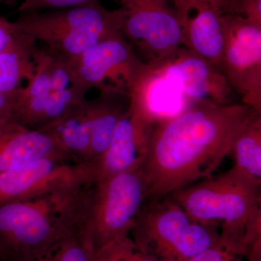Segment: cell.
I'll use <instances>...</instances> for the list:
<instances>
[{
    "label": "cell",
    "instance_id": "cell-31",
    "mask_svg": "<svg viewBox=\"0 0 261 261\" xmlns=\"http://www.w3.org/2000/svg\"><path fill=\"white\" fill-rule=\"evenodd\" d=\"M2 1H3V0H0V3H1Z\"/></svg>",
    "mask_w": 261,
    "mask_h": 261
},
{
    "label": "cell",
    "instance_id": "cell-9",
    "mask_svg": "<svg viewBox=\"0 0 261 261\" xmlns=\"http://www.w3.org/2000/svg\"><path fill=\"white\" fill-rule=\"evenodd\" d=\"M122 34L145 58L158 64L185 47V34L176 10L153 0H119Z\"/></svg>",
    "mask_w": 261,
    "mask_h": 261
},
{
    "label": "cell",
    "instance_id": "cell-4",
    "mask_svg": "<svg viewBox=\"0 0 261 261\" xmlns=\"http://www.w3.org/2000/svg\"><path fill=\"white\" fill-rule=\"evenodd\" d=\"M221 226L190 219L168 197L145 202L132 226L129 238L140 251L159 261H184L212 246Z\"/></svg>",
    "mask_w": 261,
    "mask_h": 261
},
{
    "label": "cell",
    "instance_id": "cell-15",
    "mask_svg": "<svg viewBox=\"0 0 261 261\" xmlns=\"http://www.w3.org/2000/svg\"><path fill=\"white\" fill-rule=\"evenodd\" d=\"M82 89L70 86L62 90L25 100H15L13 119L33 129H41L71 111L86 99Z\"/></svg>",
    "mask_w": 261,
    "mask_h": 261
},
{
    "label": "cell",
    "instance_id": "cell-12",
    "mask_svg": "<svg viewBox=\"0 0 261 261\" xmlns=\"http://www.w3.org/2000/svg\"><path fill=\"white\" fill-rule=\"evenodd\" d=\"M155 120L129 109L115 128L102 155L93 163L94 183L141 168L147 154L149 132Z\"/></svg>",
    "mask_w": 261,
    "mask_h": 261
},
{
    "label": "cell",
    "instance_id": "cell-27",
    "mask_svg": "<svg viewBox=\"0 0 261 261\" xmlns=\"http://www.w3.org/2000/svg\"><path fill=\"white\" fill-rule=\"evenodd\" d=\"M13 95L0 92V123L13 118Z\"/></svg>",
    "mask_w": 261,
    "mask_h": 261
},
{
    "label": "cell",
    "instance_id": "cell-11",
    "mask_svg": "<svg viewBox=\"0 0 261 261\" xmlns=\"http://www.w3.org/2000/svg\"><path fill=\"white\" fill-rule=\"evenodd\" d=\"M152 65L189 106L200 100L234 103V93L222 72L188 48H180L167 59Z\"/></svg>",
    "mask_w": 261,
    "mask_h": 261
},
{
    "label": "cell",
    "instance_id": "cell-28",
    "mask_svg": "<svg viewBox=\"0 0 261 261\" xmlns=\"http://www.w3.org/2000/svg\"><path fill=\"white\" fill-rule=\"evenodd\" d=\"M247 257L248 261H261V242L254 245Z\"/></svg>",
    "mask_w": 261,
    "mask_h": 261
},
{
    "label": "cell",
    "instance_id": "cell-6",
    "mask_svg": "<svg viewBox=\"0 0 261 261\" xmlns=\"http://www.w3.org/2000/svg\"><path fill=\"white\" fill-rule=\"evenodd\" d=\"M146 197L147 189L141 168L92 185L84 231L97 257L129 238Z\"/></svg>",
    "mask_w": 261,
    "mask_h": 261
},
{
    "label": "cell",
    "instance_id": "cell-7",
    "mask_svg": "<svg viewBox=\"0 0 261 261\" xmlns=\"http://www.w3.org/2000/svg\"><path fill=\"white\" fill-rule=\"evenodd\" d=\"M70 86L87 93L92 89L128 96L150 69L123 34L94 44L68 61Z\"/></svg>",
    "mask_w": 261,
    "mask_h": 261
},
{
    "label": "cell",
    "instance_id": "cell-21",
    "mask_svg": "<svg viewBox=\"0 0 261 261\" xmlns=\"http://www.w3.org/2000/svg\"><path fill=\"white\" fill-rule=\"evenodd\" d=\"M42 50L45 59L48 75L50 81L51 91L68 88L70 86L68 65L69 58L46 47L42 48Z\"/></svg>",
    "mask_w": 261,
    "mask_h": 261
},
{
    "label": "cell",
    "instance_id": "cell-5",
    "mask_svg": "<svg viewBox=\"0 0 261 261\" xmlns=\"http://www.w3.org/2000/svg\"><path fill=\"white\" fill-rule=\"evenodd\" d=\"M14 23L36 42L73 58L101 41L122 34L123 12L121 8L106 9L99 3L22 14Z\"/></svg>",
    "mask_w": 261,
    "mask_h": 261
},
{
    "label": "cell",
    "instance_id": "cell-26",
    "mask_svg": "<svg viewBox=\"0 0 261 261\" xmlns=\"http://www.w3.org/2000/svg\"><path fill=\"white\" fill-rule=\"evenodd\" d=\"M17 31L18 29L14 22L10 21L8 19L0 16V51L5 47Z\"/></svg>",
    "mask_w": 261,
    "mask_h": 261
},
{
    "label": "cell",
    "instance_id": "cell-8",
    "mask_svg": "<svg viewBox=\"0 0 261 261\" xmlns=\"http://www.w3.org/2000/svg\"><path fill=\"white\" fill-rule=\"evenodd\" d=\"M221 71L242 103L261 113V25L232 14L221 17Z\"/></svg>",
    "mask_w": 261,
    "mask_h": 261
},
{
    "label": "cell",
    "instance_id": "cell-18",
    "mask_svg": "<svg viewBox=\"0 0 261 261\" xmlns=\"http://www.w3.org/2000/svg\"><path fill=\"white\" fill-rule=\"evenodd\" d=\"M36 47L35 39L18 29L0 51V92L13 95L23 81L30 80L35 66L33 55Z\"/></svg>",
    "mask_w": 261,
    "mask_h": 261
},
{
    "label": "cell",
    "instance_id": "cell-13",
    "mask_svg": "<svg viewBox=\"0 0 261 261\" xmlns=\"http://www.w3.org/2000/svg\"><path fill=\"white\" fill-rule=\"evenodd\" d=\"M185 34V47L221 70L224 46L221 10L211 0H173Z\"/></svg>",
    "mask_w": 261,
    "mask_h": 261
},
{
    "label": "cell",
    "instance_id": "cell-25",
    "mask_svg": "<svg viewBox=\"0 0 261 261\" xmlns=\"http://www.w3.org/2000/svg\"><path fill=\"white\" fill-rule=\"evenodd\" d=\"M223 14L238 15L261 25V0H234Z\"/></svg>",
    "mask_w": 261,
    "mask_h": 261
},
{
    "label": "cell",
    "instance_id": "cell-1",
    "mask_svg": "<svg viewBox=\"0 0 261 261\" xmlns=\"http://www.w3.org/2000/svg\"><path fill=\"white\" fill-rule=\"evenodd\" d=\"M254 112L243 103L200 100L177 114L155 120L141 166L146 202L213 176Z\"/></svg>",
    "mask_w": 261,
    "mask_h": 261
},
{
    "label": "cell",
    "instance_id": "cell-20",
    "mask_svg": "<svg viewBox=\"0 0 261 261\" xmlns=\"http://www.w3.org/2000/svg\"><path fill=\"white\" fill-rule=\"evenodd\" d=\"M35 261H99L84 226L53 245Z\"/></svg>",
    "mask_w": 261,
    "mask_h": 261
},
{
    "label": "cell",
    "instance_id": "cell-24",
    "mask_svg": "<svg viewBox=\"0 0 261 261\" xmlns=\"http://www.w3.org/2000/svg\"><path fill=\"white\" fill-rule=\"evenodd\" d=\"M238 252L219 238L216 243L205 250L184 261H238Z\"/></svg>",
    "mask_w": 261,
    "mask_h": 261
},
{
    "label": "cell",
    "instance_id": "cell-22",
    "mask_svg": "<svg viewBox=\"0 0 261 261\" xmlns=\"http://www.w3.org/2000/svg\"><path fill=\"white\" fill-rule=\"evenodd\" d=\"M97 258L99 261H159L138 250L130 238L108 249Z\"/></svg>",
    "mask_w": 261,
    "mask_h": 261
},
{
    "label": "cell",
    "instance_id": "cell-17",
    "mask_svg": "<svg viewBox=\"0 0 261 261\" xmlns=\"http://www.w3.org/2000/svg\"><path fill=\"white\" fill-rule=\"evenodd\" d=\"M126 94L116 92H101L90 100V162L94 163L107 149L120 119L128 111Z\"/></svg>",
    "mask_w": 261,
    "mask_h": 261
},
{
    "label": "cell",
    "instance_id": "cell-14",
    "mask_svg": "<svg viewBox=\"0 0 261 261\" xmlns=\"http://www.w3.org/2000/svg\"><path fill=\"white\" fill-rule=\"evenodd\" d=\"M46 159L73 163L47 132L28 128L13 118L0 123V173Z\"/></svg>",
    "mask_w": 261,
    "mask_h": 261
},
{
    "label": "cell",
    "instance_id": "cell-3",
    "mask_svg": "<svg viewBox=\"0 0 261 261\" xmlns=\"http://www.w3.org/2000/svg\"><path fill=\"white\" fill-rule=\"evenodd\" d=\"M260 187L231 168L166 197L193 221L219 224L221 233L245 245L247 226L261 216Z\"/></svg>",
    "mask_w": 261,
    "mask_h": 261
},
{
    "label": "cell",
    "instance_id": "cell-16",
    "mask_svg": "<svg viewBox=\"0 0 261 261\" xmlns=\"http://www.w3.org/2000/svg\"><path fill=\"white\" fill-rule=\"evenodd\" d=\"M39 130L55 137L73 163H91L90 100L87 98L69 113Z\"/></svg>",
    "mask_w": 261,
    "mask_h": 261
},
{
    "label": "cell",
    "instance_id": "cell-23",
    "mask_svg": "<svg viewBox=\"0 0 261 261\" xmlns=\"http://www.w3.org/2000/svg\"><path fill=\"white\" fill-rule=\"evenodd\" d=\"M99 0H23L19 6L20 15L38 12L67 9L99 4Z\"/></svg>",
    "mask_w": 261,
    "mask_h": 261
},
{
    "label": "cell",
    "instance_id": "cell-10",
    "mask_svg": "<svg viewBox=\"0 0 261 261\" xmlns=\"http://www.w3.org/2000/svg\"><path fill=\"white\" fill-rule=\"evenodd\" d=\"M94 184L92 163L40 159L0 173V205L64 187Z\"/></svg>",
    "mask_w": 261,
    "mask_h": 261
},
{
    "label": "cell",
    "instance_id": "cell-2",
    "mask_svg": "<svg viewBox=\"0 0 261 261\" xmlns=\"http://www.w3.org/2000/svg\"><path fill=\"white\" fill-rule=\"evenodd\" d=\"M92 185L64 187L0 205V256L35 261L83 227Z\"/></svg>",
    "mask_w": 261,
    "mask_h": 261
},
{
    "label": "cell",
    "instance_id": "cell-30",
    "mask_svg": "<svg viewBox=\"0 0 261 261\" xmlns=\"http://www.w3.org/2000/svg\"><path fill=\"white\" fill-rule=\"evenodd\" d=\"M153 1L157 2V3H161V4L168 5L169 2H173V0H153Z\"/></svg>",
    "mask_w": 261,
    "mask_h": 261
},
{
    "label": "cell",
    "instance_id": "cell-19",
    "mask_svg": "<svg viewBox=\"0 0 261 261\" xmlns=\"http://www.w3.org/2000/svg\"><path fill=\"white\" fill-rule=\"evenodd\" d=\"M233 169L261 186V113L254 112L233 142Z\"/></svg>",
    "mask_w": 261,
    "mask_h": 261
},
{
    "label": "cell",
    "instance_id": "cell-29",
    "mask_svg": "<svg viewBox=\"0 0 261 261\" xmlns=\"http://www.w3.org/2000/svg\"><path fill=\"white\" fill-rule=\"evenodd\" d=\"M211 1L219 7L223 14L224 10H226L234 0H211Z\"/></svg>",
    "mask_w": 261,
    "mask_h": 261
}]
</instances>
